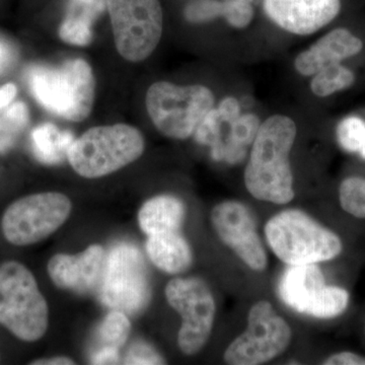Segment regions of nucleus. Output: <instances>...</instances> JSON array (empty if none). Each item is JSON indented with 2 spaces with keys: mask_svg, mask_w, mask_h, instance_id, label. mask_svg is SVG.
Returning a JSON list of instances; mask_svg holds the SVG:
<instances>
[{
  "mask_svg": "<svg viewBox=\"0 0 365 365\" xmlns=\"http://www.w3.org/2000/svg\"><path fill=\"white\" fill-rule=\"evenodd\" d=\"M297 136V124L287 115H272L262 122L244 173L245 186L257 200L276 205L294 200L290 153Z\"/></svg>",
  "mask_w": 365,
  "mask_h": 365,
  "instance_id": "f257e3e1",
  "label": "nucleus"
},
{
  "mask_svg": "<svg viewBox=\"0 0 365 365\" xmlns=\"http://www.w3.org/2000/svg\"><path fill=\"white\" fill-rule=\"evenodd\" d=\"M34 98L48 112L83 122L93 111L96 78L86 60H67L58 66H35L29 74Z\"/></svg>",
  "mask_w": 365,
  "mask_h": 365,
  "instance_id": "f03ea898",
  "label": "nucleus"
},
{
  "mask_svg": "<svg viewBox=\"0 0 365 365\" xmlns=\"http://www.w3.org/2000/svg\"><path fill=\"white\" fill-rule=\"evenodd\" d=\"M264 234L273 254L288 266L330 261L343 249L335 232L299 209H285L273 215Z\"/></svg>",
  "mask_w": 365,
  "mask_h": 365,
  "instance_id": "7ed1b4c3",
  "label": "nucleus"
},
{
  "mask_svg": "<svg viewBox=\"0 0 365 365\" xmlns=\"http://www.w3.org/2000/svg\"><path fill=\"white\" fill-rule=\"evenodd\" d=\"M144 150L145 140L135 127L106 125L93 127L74 139L67 160L79 176L98 179L135 162Z\"/></svg>",
  "mask_w": 365,
  "mask_h": 365,
  "instance_id": "20e7f679",
  "label": "nucleus"
},
{
  "mask_svg": "<svg viewBox=\"0 0 365 365\" xmlns=\"http://www.w3.org/2000/svg\"><path fill=\"white\" fill-rule=\"evenodd\" d=\"M0 325L32 343L45 335L49 307L34 274L18 261L0 265Z\"/></svg>",
  "mask_w": 365,
  "mask_h": 365,
  "instance_id": "39448f33",
  "label": "nucleus"
},
{
  "mask_svg": "<svg viewBox=\"0 0 365 365\" xmlns=\"http://www.w3.org/2000/svg\"><path fill=\"white\" fill-rule=\"evenodd\" d=\"M215 105V93L202 85L177 86L157 81L145 96L151 122L160 134L175 140L193 136Z\"/></svg>",
  "mask_w": 365,
  "mask_h": 365,
  "instance_id": "423d86ee",
  "label": "nucleus"
},
{
  "mask_svg": "<svg viewBox=\"0 0 365 365\" xmlns=\"http://www.w3.org/2000/svg\"><path fill=\"white\" fill-rule=\"evenodd\" d=\"M98 297L106 307L127 314L140 313L148 304L145 262L134 245L119 242L105 257Z\"/></svg>",
  "mask_w": 365,
  "mask_h": 365,
  "instance_id": "0eeeda50",
  "label": "nucleus"
},
{
  "mask_svg": "<svg viewBox=\"0 0 365 365\" xmlns=\"http://www.w3.org/2000/svg\"><path fill=\"white\" fill-rule=\"evenodd\" d=\"M118 53L130 62H141L155 52L163 31L160 0H107Z\"/></svg>",
  "mask_w": 365,
  "mask_h": 365,
  "instance_id": "6e6552de",
  "label": "nucleus"
},
{
  "mask_svg": "<svg viewBox=\"0 0 365 365\" xmlns=\"http://www.w3.org/2000/svg\"><path fill=\"white\" fill-rule=\"evenodd\" d=\"M71 199L58 192H42L21 197L4 211L2 234L9 244L26 247L54 234L71 215Z\"/></svg>",
  "mask_w": 365,
  "mask_h": 365,
  "instance_id": "1a4fd4ad",
  "label": "nucleus"
},
{
  "mask_svg": "<svg viewBox=\"0 0 365 365\" xmlns=\"http://www.w3.org/2000/svg\"><path fill=\"white\" fill-rule=\"evenodd\" d=\"M292 340L289 324L266 300L251 307L246 330L235 337L223 353L230 365L267 364L287 351Z\"/></svg>",
  "mask_w": 365,
  "mask_h": 365,
  "instance_id": "9d476101",
  "label": "nucleus"
},
{
  "mask_svg": "<svg viewBox=\"0 0 365 365\" xmlns=\"http://www.w3.org/2000/svg\"><path fill=\"white\" fill-rule=\"evenodd\" d=\"M170 307L181 316L178 346L185 355H195L209 341L216 316L212 292L202 278H174L165 289Z\"/></svg>",
  "mask_w": 365,
  "mask_h": 365,
  "instance_id": "9b49d317",
  "label": "nucleus"
},
{
  "mask_svg": "<svg viewBox=\"0 0 365 365\" xmlns=\"http://www.w3.org/2000/svg\"><path fill=\"white\" fill-rule=\"evenodd\" d=\"M280 299L297 313L317 319H333L344 313L349 294L331 287L317 264L288 266L278 283Z\"/></svg>",
  "mask_w": 365,
  "mask_h": 365,
  "instance_id": "f8f14e48",
  "label": "nucleus"
},
{
  "mask_svg": "<svg viewBox=\"0 0 365 365\" xmlns=\"http://www.w3.org/2000/svg\"><path fill=\"white\" fill-rule=\"evenodd\" d=\"M211 225L220 241L250 269L263 272L268 256L250 209L239 201L218 203L211 210Z\"/></svg>",
  "mask_w": 365,
  "mask_h": 365,
  "instance_id": "ddd939ff",
  "label": "nucleus"
},
{
  "mask_svg": "<svg viewBox=\"0 0 365 365\" xmlns=\"http://www.w3.org/2000/svg\"><path fill=\"white\" fill-rule=\"evenodd\" d=\"M269 20L282 30L312 35L332 23L340 14L341 0H263Z\"/></svg>",
  "mask_w": 365,
  "mask_h": 365,
  "instance_id": "4468645a",
  "label": "nucleus"
},
{
  "mask_svg": "<svg viewBox=\"0 0 365 365\" xmlns=\"http://www.w3.org/2000/svg\"><path fill=\"white\" fill-rule=\"evenodd\" d=\"M105 257L104 248L97 244L76 255L56 254L48 262V275L60 289L86 294L100 280Z\"/></svg>",
  "mask_w": 365,
  "mask_h": 365,
  "instance_id": "2eb2a0df",
  "label": "nucleus"
},
{
  "mask_svg": "<svg viewBox=\"0 0 365 365\" xmlns=\"http://www.w3.org/2000/svg\"><path fill=\"white\" fill-rule=\"evenodd\" d=\"M362 49L364 42L354 34L347 29H335L300 52L295 57L294 68L300 76L309 78L326 67L356 56Z\"/></svg>",
  "mask_w": 365,
  "mask_h": 365,
  "instance_id": "dca6fc26",
  "label": "nucleus"
},
{
  "mask_svg": "<svg viewBox=\"0 0 365 365\" xmlns=\"http://www.w3.org/2000/svg\"><path fill=\"white\" fill-rule=\"evenodd\" d=\"M107 9V0H69L59 28L60 39L86 47L93 42V25Z\"/></svg>",
  "mask_w": 365,
  "mask_h": 365,
  "instance_id": "f3484780",
  "label": "nucleus"
},
{
  "mask_svg": "<svg viewBox=\"0 0 365 365\" xmlns=\"http://www.w3.org/2000/svg\"><path fill=\"white\" fill-rule=\"evenodd\" d=\"M145 251L155 267L172 275L184 272L193 263L191 247L180 232L150 235Z\"/></svg>",
  "mask_w": 365,
  "mask_h": 365,
  "instance_id": "a211bd4d",
  "label": "nucleus"
},
{
  "mask_svg": "<svg viewBox=\"0 0 365 365\" xmlns=\"http://www.w3.org/2000/svg\"><path fill=\"white\" fill-rule=\"evenodd\" d=\"M138 225L143 234L180 232L186 218V206L181 199L163 194L148 199L138 211Z\"/></svg>",
  "mask_w": 365,
  "mask_h": 365,
  "instance_id": "6ab92c4d",
  "label": "nucleus"
},
{
  "mask_svg": "<svg viewBox=\"0 0 365 365\" xmlns=\"http://www.w3.org/2000/svg\"><path fill=\"white\" fill-rule=\"evenodd\" d=\"M31 139L35 158L44 165H55L67 160L76 137L71 131L60 130L54 124L44 123L34 129Z\"/></svg>",
  "mask_w": 365,
  "mask_h": 365,
  "instance_id": "aec40b11",
  "label": "nucleus"
},
{
  "mask_svg": "<svg viewBox=\"0 0 365 365\" xmlns=\"http://www.w3.org/2000/svg\"><path fill=\"white\" fill-rule=\"evenodd\" d=\"M355 81L356 76L351 69L341 63L334 64L322 69L313 76L311 91L317 97H330L334 93L351 88Z\"/></svg>",
  "mask_w": 365,
  "mask_h": 365,
  "instance_id": "412c9836",
  "label": "nucleus"
},
{
  "mask_svg": "<svg viewBox=\"0 0 365 365\" xmlns=\"http://www.w3.org/2000/svg\"><path fill=\"white\" fill-rule=\"evenodd\" d=\"M30 122V113L25 103H11L0 114V153L11 150L21 132Z\"/></svg>",
  "mask_w": 365,
  "mask_h": 365,
  "instance_id": "4be33fe9",
  "label": "nucleus"
},
{
  "mask_svg": "<svg viewBox=\"0 0 365 365\" xmlns=\"http://www.w3.org/2000/svg\"><path fill=\"white\" fill-rule=\"evenodd\" d=\"M131 323L127 314L113 309L101 322L97 330L101 347H112L119 350L128 340Z\"/></svg>",
  "mask_w": 365,
  "mask_h": 365,
  "instance_id": "5701e85b",
  "label": "nucleus"
},
{
  "mask_svg": "<svg viewBox=\"0 0 365 365\" xmlns=\"http://www.w3.org/2000/svg\"><path fill=\"white\" fill-rule=\"evenodd\" d=\"M341 207L354 217L365 218V179L361 177L346 178L339 187Z\"/></svg>",
  "mask_w": 365,
  "mask_h": 365,
  "instance_id": "b1692460",
  "label": "nucleus"
},
{
  "mask_svg": "<svg viewBox=\"0 0 365 365\" xmlns=\"http://www.w3.org/2000/svg\"><path fill=\"white\" fill-rule=\"evenodd\" d=\"M338 143L347 153H360L365 143V121L357 116L346 117L336 129Z\"/></svg>",
  "mask_w": 365,
  "mask_h": 365,
  "instance_id": "393cba45",
  "label": "nucleus"
},
{
  "mask_svg": "<svg viewBox=\"0 0 365 365\" xmlns=\"http://www.w3.org/2000/svg\"><path fill=\"white\" fill-rule=\"evenodd\" d=\"M225 0H195L185 9V18L194 24L207 23L218 18L225 19Z\"/></svg>",
  "mask_w": 365,
  "mask_h": 365,
  "instance_id": "a878e982",
  "label": "nucleus"
},
{
  "mask_svg": "<svg viewBox=\"0 0 365 365\" xmlns=\"http://www.w3.org/2000/svg\"><path fill=\"white\" fill-rule=\"evenodd\" d=\"M227 13L225 20L235 29L247 28L254 19L253 2L249 0H225Z\"/></svg>",
  "mask_w": 365,
  "mask_h": 365,
  "instance_id": "bb28decb",
  "label": "nucleus"
},
{
  "mask_svg": "<svg viewBox=\"0 0 365 365\" xmlns=\"http://www.w3.org/2000/svg\"><path fill=\"white\" fill-rule=\"evenodd\" d=\"M124 364H165V359L153 346L143 341L133 343L124 357Z\"/></svg>",
  "mask_w": 365,
  "mask_h": 365,
  "instance_id": "cd10ccee",
  "label": "nucleus"
},
{
  "mask_svg": "<svg viewBox=\"0 0 365 365\" xmlns=\"http://www.w3.org/2000/svg\"><path fill=\"white\" fill-rule=\"evenodd\" d=\"M216 110L223 123L227 125L232 124L241 115V106L237 98L232 97L223 98Z\"/></svg>",
  "mask_w": 365,
  "mask_h": 365,
  "instance_id": "c85d7f7f",
  "label": "nucleus"
},
{
  "mask_svg": "<svg viewBox=\"0 0 365 365\" xmlns=\"http://www.w3.org/2000/svg\"><path fill=\"white\" fill-rule=\"evenodd\" d=\"M325 365H365V357L356 353L344 351L331 355L323 362Z\"/></svg>",
  "mask_w": 365,
  "mask_h": 365,
  "instance_id": "c756f323",
  "label": "nucleus"
},
{
  "mask_svg": "<svg viewBox=\"0 0 365 365\" xmlns=\"http://www.w3.org/2000/svg\"><path fill=\"white\" fill-rule=\"evenodd\" d=\"M119 362V350L116 348L100 347L91 357V364H117Z\"/></svg>",
  "mask_w": 365,
  "mask_h": 365,
  "instance_id": "7c9ffc66",
  "label": "nucleus"
},
{
  "mask_svg": "<svg viewBox=\"0 0 365 365\" xmlns=\"http://www.w3.org/2000/svg\"><path fill=\"white\" fill-rule=\"evenodd\" d=\"M18 95V88L13 83H6L0 88V110H4L14 102Z\"/></svg>",
  "mask_w": 365,
  "mask_h": 365,
  "instance_id": "2f4dec72",
  "label": "nucleus"
},
{
  "mask_svg": "<svg viewBox=\"0 0 365 365\" xmlns=\"http://www.w3.org/2000/svg\"><path fill=\"white\" fill-rule=\"evenodd\" d=\"M33 365H71L76 364L73 359L67 356H53L48 359H40L31 362Z\"/></svg>",
  "mask_w": 365,
  "mask_h": 365,
  "instance_id": "473e14b6",
  "label": "nucleus"
},
{
  "mask_svg": "<svg viewBox=\"0 0 365 365\" xmlns=\"http://www.w3.org/2000/svg\"><path fill=\"white\" fill-rule=\"evenodd\" d=\"M4 57H6V51H4V47L0 45V66H1L2 62H4Z\"/></svg>",
  "mask_w": 365,
  "mask_h": 365,
  "instance_id": "72a5a7b5",
  "label": "nucleus"
},
{
  "mask_svg": "<svg viewBox=\"0 0 365 365\" xmlns=\"http://www.w3.org/2000/svg\"><path fill=\"white\" fill-rule=\"evenodd\" d=\"M359 153H360V155H361V157L364 158L365 160V143H364V148H362V150H360Z\"/></svg>",
  "mask_w": 365,
  "mask_h": 365,
  "instance_id": "f704fd0d",
  "label": "nucleus"
},
{
  "mask_svg": "<svg viewBox=\"0 0 365 365\" xmlns=\"http://www.w3.org/2000/svg\"><path fill=\"white\" fill-rule=\"evenodd\" d=\"M249 1L254 2V0H249Z\"/></svg>",
  "mask_w": 365,
  "mask_h": 365,
  "instance_id": "c9c22d12",
  "label": "nucleus"
}]
</instances>
